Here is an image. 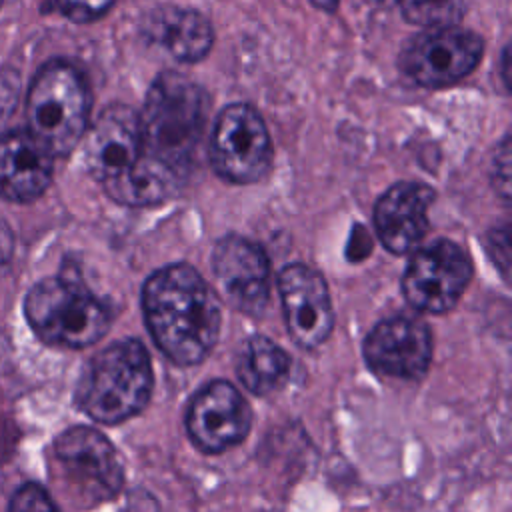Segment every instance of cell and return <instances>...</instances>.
Returning a JSON list of instances; mask_svg holds the SVG:
<instances>
[{"label": "cell", "instance_id": "277c9868", "mask_svg": "<svg viewBox=\"0 0 512 512\" xmlns=\"http://www.w3.org/2000/svg\"><path fill=\"white\" fill-rule=\"evenodd\" d=\"M24 316L42 342L66 348L96 344L110 326L108 306L72 276L34 284L24 298Z\"/></svg>", "mask_w": 512, "mask_h": 512}, {"label": "cell", "instance_id": "2e32d148", "mask_svg": "<svg viewBox=\"0 0 512 512\" xmlns=\"http://www.w3.org/2000/svg\"><path fill=\"white\" fill-rule=\"evenodd\" d=\"M54 156L30 134L0 136V196L12 202L38 198L50 184Z\"/></svg>", "mask_w": 512, "mask_h": 512}, {"label": "cell", "instance_id": "9a60e30c", "mask_svg": "<svg viewBox=\"0 0 512 512\" xmlns=\"http://www.w3.org/2000/svg\"><path fill=\"white\" fill-rule=\"evenodd\" d=\"M434 190L420 182H398L374 206V226L380 242L392 254L416 248L428 232V208Z\"/></svg>", "mask_w": 512, "mask_h": 512}, {"label": "cell", "instance_id": "8992f818", "mask_svg": "<svg viewBox=\"0 0 512 512\" xmlns=\"http://www.w3.org/2000/svg\"><path fill=\"white\" fill-rule=\"evenodd\" d=\"M54 478L78 508L112 500L124 484V466L110 440L90 426H72L52 446Z\"/></svg>", "mask_w": 512, "mask_h": 512}, {"label": "cell", "instance_id": "44dd1931", "mask_svg": "<svg viewBox=\"0 0 512 512\" xmlns=\"http://www.w3.org/2000/svg\"><path fill=\"white\" fill-rule=\"evenodd\" d=\"M114 0H52V6L62 16L74 22H90L102 16Z\"/></svg>", "mask_w": 512, "mask_h": 512}, {"label": "cell", "instance_id": "5b68a950", "mask_svg": "<svg viewBox=\"0 0 512 512\" xmlns=\"http://www.w3.org/2000/svg\"><path fill=\"white\" fill-rule=\"evenodd\" d=\"M90 92L82 74L66 62H48L26 98L28 132L52 154H68L84 136Z\"/></svg>", "mask_w": 512, "mask_h": 512}, {"label": "cell", "instance_id": "7402d4cb", "mask_svg": "<svg viewBox=\"0 0 512 512\" xmlns=\"http://www.w3.org/2000/svg\"><path fill=\"white\" fill-rule=\"evenodd\" d=\"M492 176H494L496 192L504 200H508L510 198V144H508V138L500 144V148L496 152Z\"/></svg>", "mask_w": 512, "mask_h": 512}, {"label": "cell", "instance_id": "603a6c76", "mask_svg": "<svg viewBox=\"0 0 512 512\" xmlns=\"http://www.w3.org/2000/svg\"><path fill=\"white\" fill-rule=\"evenodd\" d=\"M312 4H316L318 8L326 10V12H334L338 6V0H310Z\"/></svg>", "mask_w": 512, "mask_h": 512}, {"label": "cell", "instance_id": "e0dca14e", "mask_svg": "<svg viewBox=\"0 0 512 512\" xmlns=\"http://www.w3.org/2000/svg\"><path fill=\"white\" fill-rule=\"evenodd\" d=\"M144 34L180 62H198L212 46V28L206 18L176 6L154 10L146 18Z\"/></svg>", "mask_w": 512, "mask_h": 512}, {"label": "cell", "instance_id": "30bf717a", "mask_svg": "<svg viewBox=\"0 0 512 512\" xmlns=\"http://www.w3.org/2000/svg\"><path fill=\"white\" fill-rule=\"evenodd\" d=\"M252 426L246 398L226 380H212L192 398L186 430L192 444L206 454H220L240 444Z\"/></svg>", "mask_w": 512, "mask_h": 512}, {"label": "cell", "instance_id": "52a82bcc", "mask_svg": "<svg viewBox=\"0 0 512 512\" xmlns=\"http://www.w3.org/2000/svg\"><path fill=\"white\" fill-rule=\"evenodd\" d=\"M210 162L228 182L252 184L272 162V144L262 116L248 104L226 106L210 134Z\"/></svg>", "mask_w": 512, "mask_h": 512}, {"label": "cell", "instance_id": "4fadbf2b", "mask_svg": "<svg viewBox=\"0 0 512 512\" xmlns=\"http://www.w3.org/2000/svg\"><path fill=\"white\" fill-rule=\"evenodd\" d=\"M278 292L292 340L302 348L320 346L332 332L334 310L326 280L306 264H288L278 274Z\"/></svg>", "mask_w": 512, "mask_h": 512}, {"label": "cell", "instance_id": "5bb4252c", "mask_svg": "<svg viewBox=\"0 0 512 512\" xmlns=\"http://www.w3.org/2000/svg\"><path fill=\"white\" fill-rule=\"evenodd\" d=\"M142 156V134L138 114L112 104L94 120L84 146V158L90 174L106 188L122 178Z\"/></svg>", "mask_w": 512, "mask_h": 512}, {"label": "cell", "instance_id": "7c38bea8", "mask_svg": "<svg viewBox=\"0 0 512 512\" xmlns=\"http://www.w3.org/2000/svg\"><path fill=\"white\" fill-rule=\"evenodd\" d=\"M366 364L382 376L416 380L432 362V336L420 318L390 316L378 322L364 340Z\"/></svg>", "mask_w": 512, "mask_h": 512}, {"label": "cell", "instance_id": "8fae6325", "mask_svg": "<svg viewBox=\"0 0 512 512\" xmlns=\"http://www.w3.org/2000/svg\"><path fill=\"white\" fill-rule=\"evenodd\" d=\"M212 270L230 306L260 314L270 298V260L264 248L244 236L220 238L212 252Z\"/></svg>", "mask_w": 512, "mask_h": 512}, {"label": "cell", "instance_id": "ac0fdd59", "mask_svg": "<svg viewBox=\"0 0 512 512\" xmlns=\"http://www.w3.org/2000/svg\"><path fill=\"white\" fill-rule=\"evenodd\" d=\"M290 370L288 354L266 336H250L238 354L236 374L246 390L258 396H266L278 390Z\"/></svg>", "mask_w": 512, "mask_h": 512}, {"label": "cell", "instance_id": "ffe728a7", "mask_svg": "<svg viewBox=\"0 0 512 512\" xmlns=\"http://www.w3.org/2000/svg\"><path fill=\"white\" fill-rule=\"evenodd\" d=\"M8 512H60V508L42 486L28 482L12 494Z\"/></svg>", "mask_w": 512, "mask_h": 512}, {"label": "cell", "instance_id": "6da1fadb", "mask_svg": "<svg viewBox=\"0 0 512 512\" xmlns=\"http://www.w3.org/2000/svg\"><path fill=\"white\" fill-rule=\"evenodd\" d=\"M142 310L152 340L176 364L202 362L220 336V300L188 264L150 274L142 288Z\"/></svg>", "mask_w": 512, "mask_h": 512}, {"label": "cell", "instance_id": "d6986e66", "mask_svg": "<svg viewBox=\"0 0 512 512\" xmlns=\"http://www.w3.org/2000/svg\"><path fill=\"white\" fill-rule=\"evenodd\" d=\"M404 18L430 30L456 26L464 12V0H398Z\"/></svg>", "mask_w": 512, "mask_h": 512}, {"label": "cell", "instance_id": "9c48e42d", "mask_svg": "<svg viewBox=\"0 0 512 512\" xmlns=\"http://www.w3.org/2000/svg\"><path fill=\"white\" fill-rule=\"evenodd\" d=\"M482 56V40L460 28H436L412 38L400 52V70L420 86L438 88L468 76Z\"/></svg>", "mask_w": 512, "mask_h": 512}, {"label": "cell", "instance_id": "7a4b0ae2", "mask_svg": "<svg viewBox=\"0 0 512 512\" xmlns=\"http://www.w3.org/2000/svg\"><path fill=\"white\" fill-rule=\"evenodd\" d=\"M206 116L208 96L196 82L178 72L160 74L138 116L142 152L186 178Z\"/></svg>", "mask_w": 512, "mask_h": 512}, {"label": "cell", "instance_id": "ba28073f", "mask_svg": "<svg viewBox=\"0 0 512 512\" xmlns=\"http://www.w3.org/2000/svg\"><path fill=\"white\" fill-rule=\"evenodd\" d=\"M470 278L468 252L456 242L440 238L412 254L402 276V290L412 308L442 314L456 306Z\"/></svg>", "mask_w": 512, "mask_h": 512}, {"label": "cell", "instance_id": "cb8c5ba5", "mask_svg": "<svg viewBox=\"0 0 512 512\" xmlns=\"http://www.w3.org/2000/svg\"><path fill=\"white\" fill-rule=\"evenodd\" d=\"M0 4H2V0H0Z\"/></svg>", "mask_w": 512, "mask_h": 512}, {"label": "cell", "instance_id": "3957f363", "mask_svg": "<svg viewBox=\"0 0 512 512\" xmlns=\"http://www.w3.org/2000/svg\"><path fill=\"white\" fill-rule=\"evenodd\" d=\"M154 386L152 362L140 340H118L100 350L86 366L76 402L100 424H120L140 414Z\"/></svg>", "mask_w": 512, "mask_h": 512}]
</instances>
